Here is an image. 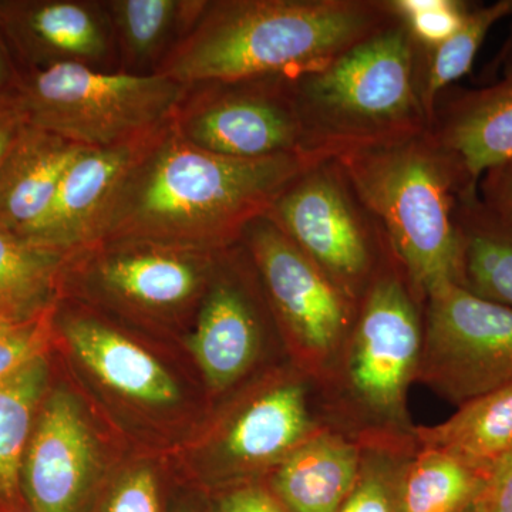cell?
Instances as JSON below:
<instances>
[{
    "label": "cell",
    "instance_id": "6da1fadb",
    "mask_svg": "<svg viewBox=\"0 0 512 512\" xmlns=\"http://www.w3.org/2000/svg\"><path fill=\"white\" fill-rule=\"evenodd\" d=\"M326 158L333 157L217 156L192 146L170 123L141 148L101 215L92 244L140 241L205 254L227 251L295 178Z\"/></svg>",
    "mask_w": 512,
    "mask_h": 512
},
{
    "label": "cell",
    "instance_id": "7a4b0ae2",
    "mask_svg": "<svg viewBox=\"0 0 512 512\" xmlns=\"http://www.w3.org/2000/svg\"><path fill=\"white\" fill-rule=\"evenodd\" d=\"M396 20L392 0H208L154 74L185 87L295 77Z\"/></svg>",
    "mask_w": 512,
    "mask_h": 512
},
{
    "label": "cell",
    "instance_id": "3957f363",
    "mask_svg": "<svg viewBox=\"0 0 512 512\" xmlns=\"http://www.w3.org/2000/svg\"><path fill=\"white\" fill-rule=\"evenodd\" d=\"M338 161L420 298L443 285H464L457 201L478 187L430 130L349 151Z\"/></svg>",
    "mask_w": 512,
    "mask_h": 512
},
{
    "label": "cell",
    "instance_id": "277c9868",
    "mask_svg": "<svg viewBox=\"0 0 512 512\" xmlns=\"http://www.w3.org/2000/svg\"><path fill=\"white\" fill-rule=\"evenodd\" d=\"M423 55L397 18L323 69L289 77L309 148L338 158L430 130Z\"/></svg>",
    "mask_w": 512,
    "mask_h": 512
},
{
    "label": "cell",
    "instance_id": "5b68a950",
    "mask_svg": "<svg viewBox=\"0 0 512 512\" xmlns=\"http://www.w3.org/2000/svg\"><path fill=\"white\" fill-rule=\"evenodd\" d=\"M187 89L160 74L56 64L20 72L15 93L29 126L79 147L116 148L168 126Z\"/></svg>",
    "mask_w": 512,
    "mask_h": 512
},
{
    "label": "cell",
    "instance_id": "8992f818",
    "mask_svg": "<svg viewBox=\"0 0 512 512\" xmlns=\"http://www.w3.org/2000/svg\"><path fill=\"white\" fill-rule=\"evenodd\" d=\"M269 217L350 302L359 303L392 254L338 158L312 165L275 201Z\"/></svg>",
    "mask_w": 512,
    "mask_h": 512
},
{
    "label": "cell",
    "instance_id": "52a82bcc",
    "mask_svg": "<svg viewBox=\"0 0 512 512\" xmlns=\"http://www.w3.org/2000/svg\"><path fill=\"white\" fill-rule=\"evenodd\" d=\"M218 254L151 242H96L64 258L60 298L140 318H177L200 308Z\"/></svg>",
    "mask_w": 512,
    "mask_h": 512
},
{
    "label": "cell",
    "instance_id": "ba28073f",
    "mask_svg": "<svg viewBox=\"0 0 512 512\" xmlns=\"http://www.w3.org/2000/svg\"><path fill=\"white\" fill-rule=\"evenodd\" d=\"M192 146L238 160L316 153L286 76L188 87L171 121Z\"/></svg>",
    "mask_w": 512,
    "mask_h": 512
},
{
    "label": "cell",
    "instance_id": "9c48e42d",
    "mask_svg": "<svg viewBox=\"0 0 512 512\" xmlns=\"http://www.w3.org/2000/svg\"><path fill=\"white\" fill-rule=\"evenodd\" d=\"M424 372L463 406L512 382V309L448 284L424 299Z\"/></svg>",
    "mask_w": 512,
    "mask_h": 512
},
{
    "label": "cell",
    "instance_id": "30bf717a",
    "mask_svg": "<svg viewBox=\"0 0 512 512\" xmlns=\"http://www.w3.org/2000/svg\"><path fill=\"white\" fill-rule=\"evenodd\" d=\"M419 302L424 299L392 252L359 302L349 360L353 390L375 412L393 413L402 407L419 366Z\"/></svg>",
    "mask_w": 512,
    "mask_h": 512
},
{
    "label": "cell",
    "instance_id": "8fae6325",
    "mask_svg": "<svg viewBox=\"0 0 512 512\" xmlns=\"http://www.w3.org/2000/svg\"><path fill=\"white\" fill-rule=\"evenodd\" d=\"M241 244L293 338L318 355L332 352L349 328L353 303L268 214L249 224Z\"/></svg>",
    "mask_w": 512,
    "mask_h": 512
},
{
    "label": "cell",
    "instance_id": "7c38bea8",
    "mask_svg": "<svg viewBox=\"0 0 512 512\" xmlns=\"http://www.w3.org/2000/svg\"><path fill=\"white\" fill-rule=\"evenodd\" d=\"M0 32L19 73L56 64L120 70L113 29L99 0H0Z\"/></svg>",
    "mask_w": 512,
    "mask_h": 512
},
{
    "label": "cell",
    "instance_id": "4fadbf2b",
    "mask_svg": "<svg viewBox=\"0 0 512 512\" xmlns=\"http://www.w3.org/2000/svg\"><path fill=\"white\" fill-rule=\"evenodd\" d=\"M37 417L22 467L25 503L30 512H89L97 451L76 400L53 393Z\"/></svg>",
    "mask_w": 512,
    "mask_h": 512
},
{
    "label": "cell",
    "instance_id": "5bb4252c",
    "mask_svg": "<svg viewBox=\"0 0 512 512\" xmlns=\"http://www.w3.org/2000/svg\"><path fill=\"white\" fill-rule=\"evenodd\" d=\"M238 248L239 244L218 254L191 336L195 359L217 390L241 379L261 346V316L238 269Z\"/></svg>",
    "mask_w": 512,
    "mask_h": 512
},
{
    "label": "cell",
    "instance_id": "9a60e30c",
    "mask_svg": "<svg viewBox=\"0 0 512 512\" xmlns=\"http://www.w3.org/2000/svg\"><path fill=\"white\" fill-rule=\"evenodd\" d=\"M495 66L503 74L487 86L444 90L430 124V133L474 187L488 170L512 158V45H505Z\"/></svg>",
    "mask_w": 512,
    "mask_h": 512
},
{
    "label": "cell",
    "instance_id": "2e32d148",
    "mask_svg": "<svg viewBox=\"0 0 512 512\" xmlns=\"http://www.w3.org/2000/svg\"><path fill=\"white\" fill-rule=\"evenodd\" d=\"M57 299L53 319L74 355L104 386L131 402L170 406L180 399L174 377L136 340L128 338L99 312L83 303Z\"/></svg>",
    "mask_w": 512,
    "mask_h": 512
},
{
    "label": "cell",
    "instance_id": "e0dca14e",
    "mask_svg": "<svg viewBox=\"0 0 512 512\" xmlns=\"http://www.w3.org/2000/svg\"><path fill=\"white\" fill-rule=\"evenodd\" d=\"M150 138L133 146L82 148L67 167L45 220L26 241L63 256L92 244L101 215Z\"/></svg>",
    "mask_w": 512,
    "mask_h": 512
},
{
    "label": "cell",
    "instance_id": "ac0fdd59",
    "mask_svg": "<svg viewBox=\"0 0 512 512\" xmlns=\"http://www.w3.org/2000/svg\"><path fill=\"white\" fill-rule=\"evenodd\" d=\"M82 148L28 124L0 164V228L23 239L32 237Z\"/></svg>",
    "mask_w": 512,
    "mask_h": 512
},
{
    "label": "cell",
    "instance_id": "d6986e66",
    "mask_svg": "<svg viewBox=\"0 0 512 512\" xmlns=\"http://www.w3.org/2000/svg\"><path fill=\"white\" fill-rule=\"evenodd\" d=\"M355 444L323 434L308 439L284 458L271 494L286 512H338L359 480Z\"/></svg>",
    "mask_w": 512,
    "mask_h": 512
},
{
    "label": "cell",
    "instance_id": "ffe728a7",
    "mask_svg": "<svg viewBox=\"0 0 512 512\" xmlns=\"http://www.w3.org/2000/svg\"><path fill=\"white\" fill-rule=\"evenodd\" d=\"M311 431L305 390L282 383L259 394L232 421L224 439L225 456L239 468H254L285 458L305 443Z\"/></svg>",
    "mask_w": 512,
    "mask_h": 512
},
{
    "label": "cell",
    "instance_id": "44dd1931",
    "mask_svg": "<svg viewBox=\"0 0 512 512\" xmlns=\"http://www.w3.org/2000/svg\"><path fill=\"white\" fill-rule=\"evenodd\" d=\"M208 0H103L121 72L154 74L200 19Z\"/></svg>",
    "mask_w": 512,
    "mask_h": 512
},
{
    "label": "cell",
    "instance_id": "7402d4cb",
    "mask_svg": "<svg viewBox=\"0 0 512 512\" xmlns=\"http://www.w3.org/2000/svg\"><path fill=\"white\" fill-rule=\"evenodd\" d=\"M426 448L460 458L483 474L512 450V382L463 406L439 426L420 431Z\"/></svg>",
    "mask_w": 512,
    "mask_h": 512
},
{
    "label": "cell",
    "instance_id": "603a6c76",
    "mask_svg": "<svg viewBox=\"0 0 512 512\" xmlns=\"http://www.w3.org/2000/svg\"><path fill=\"white\" fill-rule=\"evenodd\" d=\"M456 222L463 245L464 288L512 309V228L485 208L478 190L458 197Z\"/></svg>",
    "mask_w": 512,
    "mask_h": 512
},
{
    "label": "cell",
    "instance_id": "cb8c5ba5",
    "mask_svg": "<svg viewBox=\"0 0 512 512\" xmlns=\"http://www.w3.org/2000/svg\"><path fill=\"white\" fill-rule=\"evenodd\" d=\"M46 379L45 357H40L0 383V512H23V460Z\"/></svg>",
    "mask_w": 512,
    "mask_h": 512
},
{
    "label": "cell",
    "instance_id": "d4e9b609",
    "mask_svg": "<svg viewBox=\"0 0 512 512\" xmlns=\"http://www.w3.org/2000/svg\"><path fill=\"white\" fill-rule=\"evenodd\" d=\"M64 258L0 228V315L49 311L60 298Z\"/></svg>",
    "mask_w": 512,
    "mask_h": 512
},
{
    "label": "cell",
    "instance_id": "484cf974",
    "mask_svg": "<svg viewBox=\"0 0 512 512\" xmlns=\"http://www.w3.org/2000/svg\"><path fill=\"white\" fill-rule=\"evenodd\" d=\"M484 481L485 474L460 458L426 448L400 477V512H466Z\"/></svg>",
    "mask_w": 512,
    "mask_h": 512
},
{
    "label": "cell",
    "instance_id": "4316f807",
    "mask_svg": "<svg viewBox=\"0 0 512 512\" xmlns=\"http://www.w3.org/2000/svg\"><path fill=\"white\" fill-rule=\"evenodd\" d=\"M511 13L512 0H498L487 6L473 5L453 36L433 49H423V101L430 120L437 97L470 73L488 32Z\"/></svg>",
    "mask_w": 512,
    "mask_h": 512
},
{
    "label": "cell",
    "instance_id": "83f0119b",
    "mask_svg": "<svg viewBox=\"0 0 512 512\" xmlns=\"http://www.w3.org/2000/svg\"><path fill=\"white\" fill-rule=\"evenodd\" d=\"M53 308L33 316L0 315V383L43 357L53 328Z\"/></svg>",
    "mask_w": 512,
    "mask_h": 512
},
{
    "label": "cell",
    "instance_id": "f1b7e54d",
    "mask_svg": "<svg viewBox=\"0 0 512 512\" xmlns=\"http://www.w3.org/2000/svg\"><path fill=\"white\" fill-rule=\"evenodd\" d=\"M397 18L423 49H433L454 35L473 3L463 0H392Z\"/></svg>",
    "mask_w": 512,
    "mask_h": 512
},
{
    "label": "cell",
    "instance_id": "f546056e",
    "mask_svg": "<svg viewBox=\"0 0 512 512\" xmlns=\"http://www.w3.org/2000/svg\"><path fill=\"white\" fill-rule=\"evenodd\" d=\"M89 512H164L156 476L147 468L131 471L111 487L103 501H94Z\"/></svg>",
    "mask_w": 512,
    "mask_h": 512
},
{
    "label": "cell",
    "instance_id": "4dcf8cb0",
    "mask_svg": "<svg viewBox=\"0 0 512 512\" xmlns=\"http://www.w3.org/2000/svg\"><path fill=\"white\" fill-rule=\"evenodd\" d=\"M400 478L386 471L360 473L359 480L338 512H400Z\"/></svg>",
    "mask_w": 512,
    "mask_h": 512
},
{
    "label": "cell",
    "instance_id": "1f68e13d",
    "mask_svg": "<svg viewBox=\"0 0 512 512\" xmlns=\"http://www.w3.org/2000/svg\"><path fill=\"white\" fill-rule=\"evenodd\" d=\"M478 197L491 214L512 228V158L481 177Z\"/></svg>",
    "mask_w": 512,
    "mask_h": 512
},
{
    "label": "cell",
    "instance_id": "d6a6232c",
    "mask_svg": "<svg viewBox=\"0 0 512 512\" xmlns=\"http://www.w3.org/2000/svg\"><path fill=\"white\" fill-rule=\"evenodd\" d=\"M476 512H512V450L485 474L483 491L478 495Z\"/></svg>",
    "mask_w": 512,
    "mask_h": 512
},
{
    "label": "cell",
    "instance_id": "836d02e7",
    "mask_svg": "<svg viewBox=\"0 0 512 512\" xmlns=\"http://www.w3.org/2000/svg\"><path fill=\"white\" fill-rule=\"evenodd\" d=\"M210 512H286L271 494L254 485L235 487L214 498Z\"/></svg>",
    "mask_w": 512,
    "mask_h": 512
},
{
    "label": "cell",
    "instance_id": "e575fe53",
    "mask_svg": "<svg viewBox=\"0 0 512 512\" xmlns=\"http://www.w3.org/2000/svg\"><path fill=\"white\" fill-rule=\"evenodd\" d=\"M28 121L20 106L15 90L0 94V164L15 146Z\"/></svg>",
    "mask_w": 512,
    "mask_h": 512
},
{
    "label": "cell",
    "instance_id": "d590c367",
    "mask_svg": "<svg viewBox=\"0 0 512 512\" xmlns=\"http://www.w3.org/2000/svg\"><path fill=\"white\" fill-rule=\"evenodd\" d=\"M19 80V67L0 32V94L13 92Z\"/></svg>",
    "mask_w": 512,
    "mask_h": 512
},
{
    "label": "cell",
    "instance_id": "8d00e7d4",
    "mask_svg": "<svg viewBox=\"0 0 512 512\" xmlns=\"http://www.w3.org/2000/svg\"><path fill=\"white\" fill-rule=\"evenodd\" d=\"M175 512H198V511L194 510V508L188 507V505H185V507H180Z\"/></svg>",
    "mask_w": 512,
    "mask_h": 512
},
{
    "label": "cell",
    "instance_id": "74e56055",
    "mask_svg": "<svg viewBox=\"0 0 512 512\" xmlns=\"http://www.w3.org/2000/svg\"><path fill=\"white\" fill-rule=\"evenodd\" d=\"M466 512H476V510H474V505H473V507L470 508V510H468Z\"/></svg>",
    "mask_w": 512,
    "mask_h": 512
},
{
    "label": "cell",
    "instance_id": "f35d334b",
    "mask_svg": "<svg viewBox=\"0 0 512 512\" xmlns=\"http://www.w3.org/2000/svg\"><path fill=\"white\" fill-rule=\"evenodd\" d=\"M511 16H512V13H511Z\"/></svg>",
    "mask_w": 512,
    "mask_h": 512
}]
</instances>
